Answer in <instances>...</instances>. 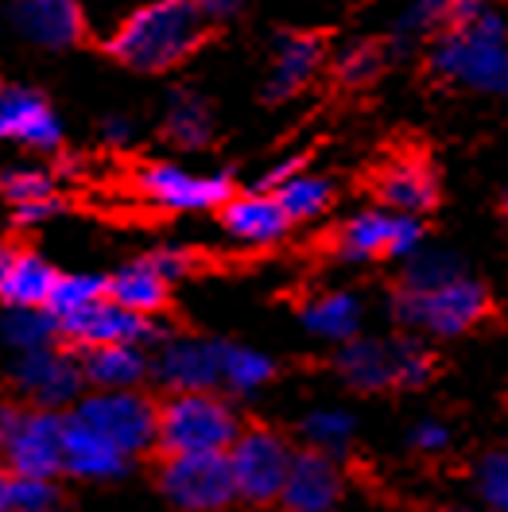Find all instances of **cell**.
I'll use <instances>...</instances> for the list:
<instances>
[{
	"label": "cell",
	"instance_id": "20",
	"mask_svg": "<svg viewBox=\"0 0 508 512\" xmlns=\"http://www.w3.org/2000/svg\"><path fill=\"white\" fill-rule=\"evenodd\" d=\"M0 136L32 144V148H55L59 125L35 94H4L0 97Z\"/></svg>",
	"mask_w": 508,
	"mask_h": 512
},
{
	"label": "cell",
	"instance_id": "43",
	"mask_svg": "<svg viewBox=\"0 0 508 512\" xmlns=\"http://www.w3.org/2000/svg\"><path fill=\"white\" fill-rule=\"evenodd\" d=\"M0 423H4V408H0Z\"/></svg>",
	"mask_w": 508,
	"mask_h": 512
},
{
	"label": "cell",
	"instance_id": "21",
	"mask_svg": "<svg viewBox=\"0 0 508 512\" xmlns=\"http://www.w3.org/2000/svg\"><path fill=\"white\" fill-rule=\"evenodd\" d=\"M59 284V272L35 253H12L4 284H0V299L8 307H47L51 291Z\"/></svg>",
	"mask_w": 508,
	"mask_h": 512
},
{
	"label": "cell",
	"instance_id": "5",
	"mask_svg": "<svg viewBox=\"0 0 508 512\" xmlns=\"http://www.w3.org/2000/svg\"><path fill=\"white\" fill-rule=\"evenodd\" d=\"M338 373L357 392H384V388H419L431 381L435 357L415 338L396 342H361L350 338L338 353Z\"/></svg>",
	"mask_w": 508,
	"mask_h": 512
},
{
	"label": "cell",
	"instance_id": "2",
	"mask_svg": "<svg viewBox=\"0 0 508 512\" xmlns=\"http://www.w3.org/2000/svg\"><path fill=\"white\" fill-rule=\"evenodd\" d=\"M431 70L477 94L508 97V24L489 4L474 16L450 20L431 43Z\"/></svg>",
	"mask_w": 508,
	"mask_h": 512
},
{
	"label": "cell",
	"instance_id": "33",
	"mask_svg": "<svg viewBox=\"0 0 508 512\" xmlns=\"http://www.w3.org/2000/svg\"><path fill=\"white\" fill-rule=\"evenodd\" d=\"M167 132H171V140H179L183 148L206 144V140H210V113H206V105L194 101V97H175L171 117H167Z\"/></svg>",
	"mask_w": 508,
	"mask_h": 512
},
{
	"label": "cell",
	"instance_id": "25",
	"mask_svg": "<svg viewBox=\"0 0 508 512\" xmlns=\"http://www.w3.org/2000/svg\"><path fill=\"white\" fill-rule=\"evenodd\" d=\"M303 326L326 342H350L361 326V303L350 291H326L303 307Z\"/></svg>",
	"mask_w": 508,
	"mask_h": 512
},
{
	"label": "cell",
	"instance_id": "7",
	"mask_svg": "<svg viewBox=\"0 0 508 512\" xmlns=\"http://www.w3.org/2000/svg\"><path fill=\"white\" fill-rule=\"evenodd\" d=\"M63 443H66V416L51 408H32L4 416L0 423V458L8 474H35V478H55L63 474Z\"/></svg>",
	"mask_w": 508,
	"mask_h": 512
},
{
	"label": "cell",
	"instance_id": "39",
	"mask_svg": "<svg viewBox=\"0 0 508 512\" xmlns=\"http://www.w3.org/2000/svg\"><path fill=\"white\" fill-rule=\"evenodd\" d=\"M152 260H156V268L167 276V280H175V276H183V272H187V256L183 253H156Z\"/></svg>",
	"mask_w": 508,
	"mask_h": 512
},
{
	"label": "cell",
	"instance_id": "16",
	"mask_svg": "<svg viewBox=\"0 0 508 512\" xmlns=\"http://www.w3.org/2000/svg\"><path fill=\"white\" fill-rule=\"evenodd\" d=\"M128 470V454L113 439H105L97 427L82 416H66V443H63V474L86 481H113Z\"/></svg>",
	"mask_w": 508,
	"mask_h": 512
},
{
	"label": "cell",
	"instance_id": "35",
	"mask_svg": "<svg viewBox=\"0 0 508 512\" xmlns=\"http://www.w3.org/2000/svg\"><path fill=\"white\" fill-rule=\"evenodd\" d=\"M0 191L8 194L16 206L20 202H39V198H51V179L43 171H8L0 179Z\"/></svg>",
	"mask_w": 508,
	"mask_h": 512
},
{
	"label": "cell",
	"instance_id": "24",
	"mask_svg": "<svg viewBox=\"0 0 508 512\" xmlns=\"http://www.w3.org/2000/svg\"><path fill=\"white\" fill-rule=\"evenodd\" d=\"M82 373L94 388H136L148 377V357L140 346H94L82 357Z\"/></svg>",
	"mask_w": 508,
	"mask_h": 512
},
{
	"label": "cell",
	"instance_id": "32",
	"mask_svg": "<svg viewBox=\"0 0 508 512\" xmlns=\"http://www.w3.org/2000/svg\"><path fill=\"white\" fill-rule=\"evenodd\" d=\"M105 295H109V280H101V276H59L47 311L55 319H63V315H74V311L90 307L97 299H105Z\"/></svg>",
	"mask_w": 508,
	"mask_h": 512
},
{
	"label": "cell",
	"instance_id": "12",
	"mask_svg": "<svg viewBox=\"0 0 508 512\" xmlns=\"http://www.w3.org/2000/svg\"><path fill=\"white\" fill-rule=\"evenodd\" d=\"M12 377H16V388H20L24 396H32L39 408L78 404L82 384H86L82 361H74L70 353L55 350V346L20 353V361H16V369H12Z\"/></svg>",
	"mask_w": 508,
	"mask_h": 512
},
{
	"label": "cell",
	"instance_id": "36",
	"mask_svg": "<svg viewBox=\"0 0 508 512\" xmlns=\"http://www.w3.org/2000/svg\"><path fill=\"white\" fill-rule=\"evenodd\" d=\"M377 66H381V51L377 47H369V43H357L350 47L346 55H342V63H338V74H342V82H369L373 74H377Z\"/></svg>",
	"mask_w": 508,
	"mask_h": 512
},
{
	"label": "cell",
	"instance_id": "14",
	"mask_svg": "<svg viewBox=\"0 0 508 512\" xmlns=\"http://www.w3.org/2000/svg\"><path fill=\"white\" fill-rule=\"evenodd\" d=\"M136 183L163 210H214L233 198V183L225 175H191L175 163L144 167Z\"/></svg>",
	"mask_w": 508,
	"mask_h": 512
},
{
	"label": "cell",
	"instance_id": "28",
	"mask_svg": "<svg viewBox=\"0 0 508 512\" xmlns=\"http://www.w3.org/2000/svg\"><path fill=\"white\" fill-rule=\"evenodd\" d=\"M4 338H8V346H16L20 353L55 346L59 319L47 307H12V315L4 319Z\"/></svg>",
	"mask_w": 508,
	"mask_h": 512
},
{
	"label": "cell",
	"instance_id": "19",
	"mask_svg": "<svg viewBox=\"0 0 508 512\" xmlns=\"http://www.w3.org/2000/svg\"><path fill=\"white\" fill-rule=\"evenodd\" d=\"M16 24L43 47H66L82 35V12L74 0H16Z\"/></svg>",
	"mask_w": 508,
	"mask_h": 512
},
{
	"label": "cell",
	"instance_id": "4",
	"mask_svg": "<svg viewBox=\"0 0 508 512\" xmlns=\"http://www.w3.org/2000/svg\"><path fill=\"white\" fill-rule=\"evenodd\" d=\"M237 435L241 423L218 392H175L159 408V447L167 454H225Z\"/></svg>",
	"mask_w": 508,
	"mask_h": 512
},
{
	"label": "cell",
	"instance_id": "18",
	"mask_svg": "<svg viewBox=\"0 0 508 512\" xmlns=\"http://www.w3.org/2000/svg\"><path fill=\"white\" fill-rule=\"evenodd\" d=\"M377 194L388 210L400 214H427L439 202V179L423 160H396L388 163L377 179Z\"/></svg>",
	"mask_w": 508,
	"mask_h": 512
},
{
	"label": "cell",
	"instance_id": "22",
	"mask_svg": "<svg viewBox=\"0 0 508 512\" xmlns=\"http://www.w3.org/2000/svg\"><path fill=\"white\" fill-rule=\"evenodd\" d=\"M322 63V43L315 35H287L280 39L276 63H272V78H268V97H291L299 94L311 74Z\"/></svg>",
	"mask_w": 508,
	"mask_h": 512
},
{
	"label": "cell",
	"instance_id": "9",
	"mask_svg": "<svg viewBox=\"0 0 508 512\" xmlns=\"http://www.w3.org/2000/svg\"><path fill=\"white\" fill-rule=\"evenodd\" d=\"M295 450L284 443V435L268 431V427H249L237 435V443L229 447V466L237 481V501L245 505H280L284 481L291 474Z\"/></svg>",
	"mask_w": 508,
	"mask_h": 512
},
{
	"label": "cell",
	"instance_id": "40",
	"mask_svg": "<svg viewBox=\"0 0 508 512\" xmlns=\"http://www.w3.org/2000/svg\"><path fill=\"white\" fill-rule=\"evenodd\" d=\"M198 4H202L210 16H229V12H237L241 0H198Z\"/></svg>",
	"mask_w": 508,
	"mask_h": 512
},
{
	"label": "cell",
	"instance_id": "38",
	"mask_svg": "<svg viewBox=\"0 0 508 512\" xmlns=\"http://www.w3.org/2000/svg\"><path fill=\"white\" fill-rule=\"evenodd\" d=\"M59 206H55V198H39V202H20L16 206V222L20 225H35L43 222V218H51Z\"/></svg>",
	"mask_w": 508,
	"mask_h": 512
},
{
	"label": "cell",
	"instance_id": "1",
	"mask_svg": "<svg viewBox=\"0 0 508 512\" xmlns=\"http://www.w3.org/2000/svg\"><path fill=\"white\" fill-rule=\"evenodd\" d=\"M206 35L210 12L198 0H152L113 32L109 55L136 70H167L191 59Z\"/></svg>",
	"mask_w": 508,
	"mask_h": 512
},
{
	"label": "cell",
	"instance_id": "34",
	"mask_svg": "<svg viewBox=\"0 0 508 512\" xmlns=\"http://www.w3.org/2000/svg\"><path fill=\"white\" fill-rule=\"evenodd\" d=\"M477 489L489 509L508 512V454H489L477 470Z\"/></svg>",
	"mask_w": 508,
	"mask_h": 512
},
{
	"label": "cell",
	"instance_id": "8",
	"mask_svg": "<svg viewBox=\"0 0 508 512\" xmlns=\"http://www.w3.org/2000/svg\"><path fill=\"white\" fill-rule=\"evenodd\" d=\"M74 416L113 439L128 458L159 443V408L136 388H97L90 396H78Z\"/></svg>",
	"mask_w": 508,
	"mask_h": 512
},
{
	"label": "cell",
	"instance_id": "41",
	"mask_svg": "<svg viewBox=\"0 0 508 512\" xmlns=\"http://www.w3.org/2000/svg\"><path fill=\"white\" fill-rule=\"evenodd\" d=\"M4 470H8V466H4V458H0V512H8V505H4V485H8Z\"/></svg>",
	"mask_w": 508,
	"mask_h": 512
},
{
	"label": "cell",
	"instance_id": "23",
	"mask_svg": "<svg viewBox=\"0 0 508 512\" xmlns=\"http://www.w3.org/2000/svg\"><path fill=\"white\" fill-rule=\"evenodd\" d=\"M167 276L156 268V260H136L121 268L113 280H109V299H117L121 307L136 311V315H156L159 307L167 303Z\"/></svg>",
	"mask_w": 508,
	"mask_h": 512
},
{
	"label": "cell",
	"instance_id": "26",
	"mask_svg": "<svg viewBox=\"0 0 508 512\" xmlns=\"http://www.w3.org/2000/svg\"><path fill=\"white\" fill-rule=\"evenodd\" d=\"M272 194L280 198V206L287 210L291 222H311L318 214H326V206H330V198H334V187H330V179H322V175L295 171V175H291L287 183H280Z\"/></svg>",
	"mask_w": 508,
	"mask_h": 512
},
{
	"label": "cell",
	"instance_id": "15",
	"mask_svg": "<svg viewBox=\"0 0 508 512\" xmlns=\"http://www.w3.org/2000/svg\"><path fill=\"white\" fill-rule=\"evenodd\" d=\"M342 493H346V481L338 470V458L307 447L291 462L280 505L284 512H334L342 505Z\"/></svg>",
	"mask_w": 508,
	"mask_h": 512
},
{
	"label": "cell",
	"instance_id": "6",
	"mask_svg": "<svg viewBox=\"0 0 508 512\" xmlns=\"http://www.w3.org/2000/svg\"><path fill=\"white\" fill-rule=\"evenodd\" d=\"M159 489L179 512H225L237 501L229 450L214 454H167Z\"/></svg>",
	"mask_w": 508,
	"mask_h": 512
},
{
	"label": "cell",
	"instance_id": "45",
	"mask_svg": "<svg viewBox=\"0 0 508 512\" xmlns=\"http://www.w3.org/2000/svg\"><path fill=\"white\" fill-rule=\"evenodd\" d=\"M443 512H462V509H443Z\"/></svg>",
	"mask_w": 508,
	"mask_h": 512
},
{
	"label": "cell",
	"instance_id": "37",
	"mask_svg": "<svg viewBox=\"0 0 508 512\" xmlns=\"http://www.w3.org/2000/svg\"><path fill=\"white\" fill-rule=\"evenodd\" d=\"M408 443L423 454H439V450L450 447V427L439 423V419H419L412 431H408Z\"/></svg>",
	"mask_w": 508,
	"mask_h": 512
},
{
	"label": "cell",
	"instance_id": "3",
	"mask_svg": "<svg viewBox=\"0 0 508 512\" xmlns=\"http://www.w3.org/2000/svg\"><path fill=\"white\" fill-rule=\"evenodd\" d=\"M392 315L408 330L435 338H462L489 315V291L474 276L458 272L435 284H400L392 295Z\"/></svg>",
	"mask_w": 508,
	"mask_h": 512
},
{
	"label": "cell",
	"instance_id": "42",
	"mask_svg": "<svg viewBox=\"0 0 508 512\" xmlns=\"http://www.w3.org/2000/svg\"><path fill=\"white\" fill-rule=\"evenodd\" d=\"M8 260H12V253H4V249H0V284H4V272H8Z\"/></svg>",
	"mask_w": 508,
	"mask_h": 512
},
{
	"label": "cell",
	"instance_id": "27",
	"mask_svg": "<svg viewBox=\"0 0 508 512\" xmlns=\"http://www.w3.org/2000/svg\"><path fill=\"white\" fill-rule=\"evenodd\" d=\"M353 435H357V423L350 412H338V408H318L303 419V439L311 450H322L330 458H342L353 447Z\"/></svg>",
	"mask_w": 508,
	"mask_h": 512
},
{
	"label": "cell",
	"instance_id": "30",
	"mask_svg": "<svg viewBox=\"0 0 508 512\" xmlns=\"http://www.w3.org/2000/svg\"><path fill=\"white\" fill-rule=\"evenodd\" d=\"M450 24V0H412L404 8V16L392 28V43L396 47H415L431 35H439Z\"/></svg>",
	"mask_w": 508,
	"mask_h": 512
},
{
	"label": "cell",
	"instance_id": "13",
	"mask_svg": "<svg viewBox=\"0 0 508 512\" xmlns=\"http://www.w3.org/2000/svg\"><path fill=\"white\" fill-rule=\"evenodd\" d=\"M152 369L171 392H218L225 388V342L175 338L159 350Z\"/></svg>",
	"mask_w": 508,
	"mask_h": 512
},
{
	"label": "cell",
	"instance_id": "17",
	"mask_svg": "<svg viewBox=\"0 0 508 512\" xmlns=\"http://www.w3.org/2000/svg\"><path fill=\"white\" fill-rule=\"evenodd\" d=\"M222 225L229 237H237L241 245H276L287 233V210L280 198L268 191L256 194H233L222 206Z\"/></svg>",
	"mask_w": 508,
	"mask_h": 512
},
{
	"label": "cell",
	"instance_id": "44",
	"mask_svg": "<svg viewBox=\"0 0 508 512\" xmlns=\"http://www.w3.org/2000/svg\"><path fill=\"white\" fill-rule=\"evenodd\" d=\"M505 214H508V194H505Z\"/></svg>",
	"mask_w": 508,
	"mask_h": 512
},
{
	"label": "cell",
	"instance_id": "10",
	"mask_svg": "<svg viewBox=\"0 0 508 512\" xmlns=\"http://www.w3.org/2000/svg\"><path fill=\"white\" fill-rule=\"evenodd\" d=\"M423 245L419 214L400 210H365L338 229V253L346 260H381V256H415Z\"/></svg>",
	"mask_w": 508,
	"mask_h": 512
},
{
	"label": "cell",
	"instance_id": "31",
	"mask_svg": "<svg viewBox=\"0 0 508 512\" xmlns=\"http://www.w3.org/2000/svg\"><path fill=\"white\" fill-rule=\"evenodd\" d=\"M4 505L8 512H55L59 509V485L55 478L12 474L4 485Z\"/></svg>",
	"mask_w": 508,
	"mask_h": 512
},
{
	"label": "cell",
	"instance_id": "11",
	"mask_svg": "<svg viewBox=\"0 0 508 512\" xmlns=\"http://www.w3.org/2000/svg\"><path fill=\"white\" fill-rule=\"evenodd\" d=\"M59 334H63L70 346H82V350H94V346H140L148 342L156 330L148 315H136L121 307L117 299H97L90 307L63 315L59 319Z\"/></svg>",
	"mask_w": 508,
	"mask_h": 512
},
{
	"label": "cell",
	"instance_id": "29",
	"mask_svg": "<svg viewBox=\"0 0 508 512\" xmlns=\"http://www.w3.org/2000/svg\"><path fill=\"white\" fill-rule=\"evenodd\" d=\"M276 377V361L264 357L260 350H249V346H229L225 342V388L237 392V396H249L256 388Z\"/></svg>",
	"mask_w": 508,
	"mask_h": 512
}]
</instances>
